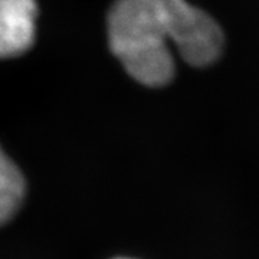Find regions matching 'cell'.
<instances>
[{
    "label": "cell",
    "instance_id": "1",
    "mask_svg": "<svg viewBox=\"0 0 259 259\" xmlns=\"http://www.w3.org/2000/svg\"><path fill=\"white\" fill-rule=\"evenodd\" d=\"M108 40L130 76L151 88L175 78L173 49L189 65L207 66L225 44L221 26L186 0H115Z\"/></svg>",
    "mask_w": 259,
    "mask_h": 259
},
{
    "label": "cell",
    "instance_id": "2",
    "mask_svg": "<svg viewBox=\"0 0 259 259\" xmlns=\"http://www.w3.org/2000/svg\"><path fill=\"white\" fill-rule=\"evenodd\" d=\"M35 0H0V59L22 55L36 33Z\"/></svg>",
    "mask_w": 259,
    "mask_h": 259
},
{
    "label": "cell",
    "instance_id": "3",
    "mask_svg": "<svg viewBox=\"0 0 259 259\" xmlns=\"http://www.w3.org/2000/svg\"><path fill=\"white\" fill-rule=\"evenodd\" d=\"M26 197V180L15 161L0 147V226L20 210Z\"/></svg>",
    "mask_w": 259,
    "mask_h": 259
},
{
    "label": "cell",
    "instance_id": "4",
    "mask_svg": "<svg viewBox=\"0 0 259 259\" xmlns=\"http://www.w3.org/2000/svg\"><path fill=\"white\" fill-rule=\"evenodd\" d=\"M115 259H131V258H115Z\"/></svg>",
    "mask_w": 259,
    "mask_h": 259
}]
</instances>
